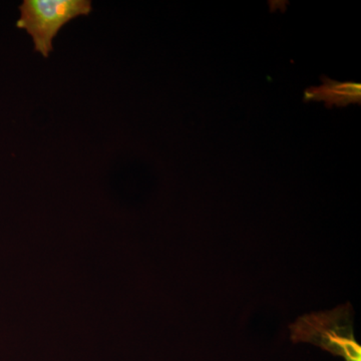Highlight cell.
<instances>
[{"label": "cell", "instance_id": "cell-3", "mask_svg": "<svg viewBox=\"0 0 361 361\" xmlns=\"http://www.w3.org/2000/svg\"><path fill=\"white\" fill-rule=\"evenodd\" d=\"M304 101L323 102L329 109L332 106L360 104L361 85L355 82H337L323 77L322 85L305 90Z\"/></svg>", "mask_w": 361, "mask_h": 361}, {"label": "cell", "instance_id": "cell-2", "mask_svg": "<svg viewBox=\"0 0 361 361\" xmlns=\"http://www.w3.org/2000/svg\"><path fill=\"white\" fill-rule=\"evenodd\" d=\"M16 26L32 35L35 51L44 58L54 51L52 40L63 25L92 13L90 0H25Z\"/></svg>", "mask_w": 361, "mask_h": 361}, {"label": "cell", "instance_id": "cell-1", "mask_svg": "<svg viewBox=\"0 0 361 361\" xmlns=\"http://www.w3.org/2000/svg\"><path fill=\"white\" fill-rule=\"evenodd\" d=\"M355 312L348 302L332 310L317 311L297 318L289 325L293 343H310L344 361H361V346L355 339Z\"/></svg>", "mask_w": 361, "mask_h": 361}]
</instances>
